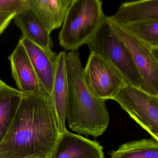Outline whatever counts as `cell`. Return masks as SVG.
Masks as SVG:
<instances>
[{
  "label": "cell",
  "instance_id": "obj_1",
  "mask_svg": "<svg viewBox=\"0 0 158 158\" xmlns=\"http://www.w3.org/2000/svg\"><path fill=\"white\" fill-rule=\"evenodd\" d=\"M60 135L51 96L42 89L23 94L14 119L0 144V158H48Z\"/></svg>",
  "mask_w": 158,
  "mask_h": 158
},
{
  "label": "cell",
  "instance_id": "obj_2",
  "mask_svg": "<svg viewBox=\"0 0 158 158\" xmlns=\"http://www.w3.org/2000/svg\"><path fill=\"white\" fill-rule=\"evenodd\" d=\"M66 67L68 126L78 134L98 137L106 131L110 123L106 100L93 97L86 86L79 52L72 51L66 53Z\"/></svg>",
  "mask_w": 158,
  "mask_h": 158
},
{
  "label": "cell",
  "instance_id": "obj_3",
  "mask_svg": "<svg viewBox=\"0 0 158 158\" xmlns=\"http://www.w3.org/2000/svg\"><path fill=\"white\" fill-rule=\"evenodd\" d=\"M100 0H73L59 33V44L77 51L96 33L106 16Z\"/></svg>",
  "mask_w": 158,
  "mask_h": 158
},
{
  "label": "cell",
  "instance_id": "obj_4",
  "mask_svg": "<svg viewBox=\"0 0 158 158\" xmlns=\"http://www.w3.org/2000/svg\"><path fill=\"white\" fill-rule=\"evenodd\" d=\"M86 45L90 52L98 54L115 67L129 85L142 90L143 80L131 54L112 29L107 17Z\"/></svg>",
  "mask_w": 158,
  "mask_h": 158
},
{
  "label": "cell",
  "instance_id": "obj_5",
  "mask_svg": "<svg viewBox=\"0 0 158 158\" xmlns=\"http://www.w3.org/2000/svg\"><path fill=\"white\" fill-rule=\"evenodd\" d=\"M83 75L89 91L99 99H113L123 87L129 85L115 67L95 52H90Z\"/></svg>",
  "mask_w": 158,
  "mask_h": 158
},
{
  "label": "cell",
  "instance_id": "obj_6",
  "mask_svg": "<svg viewBox=\"0 0 158 158\" xmlns=\"http://www.w3.org/2000/svg\"><path fill=\"white\" fill-rule=\"evenodd\" d=\"M113 100L117 102L152 138L158 140V97L127 85Z\"/></svg>",
  "mask_w": 158,
  "mask_h": 158
},
{
  "label": "cell",
  "instance_id": "obj_7",
  "mask_svg": "<svg viewBox=\"0 0 158 158\" xmlns=\"http://www.w3.org/2000/svg\"><path fill=\"white\" fill-rule=\"evenodd\" d=\"M107 19L129 50L143 80L142 90L158 97V49L152 50L115 23Z\"/></svg>",
  "mask_w": 158,
  "mask_h": 158
},
{
  "label": "cell",
  "instance_id": "obj_8",
  "mask_svg": "<svg viewBox=\"0 0 158 158\" xmlns=\"http://www.w3.org/2000/svg\"><path fill=\"white\" fill-rule=\"evenodd\" d=\"M20 40L31 60L41 89L51 96L56 75L58 54L52 49L39 47L24 37Z\"/></svg>",
  "mask_w": 158,
  "mask_h": 158
},
{
  "label": "cell",
  "instance_id": "obj_9",
  "mask_svg": "<svg viewBox=\"0 0 158 158\" xmlns=\"http://www.w3.org/2000/svg\"><path fill=\"white\" fill-rule=\"evenodd\" d=\"M48 158H104L103 148L91 140L65 130Z\"/></svg>",
  "mask_w": 158,
  "mask_h": 158
},
{
  "label": "cell",
  "instance_id": "obj_10",
  "mask_svg": "<svg viewBox=\"0 0 158 158\" xmlns=\"http://www.w3.org/2000/svg\"><path fill=\"white\" fill-rule=\"evenodd\" d=\"M9 60L13 77L20 92L30 94L41 89L31 60L20 40Z\"/></svg>",
  "mask_w": 158,
  "mask_h": 158
},
{
  "label": "cell",
  "instance_id": "obj_11",
  "mask_svg": "<svg viewBox=\"0 0 158 158\" xmlns=\"http://www.w3.org/2000/svg\"><path fill=\"white\" fill-rule=\"evenodd\" d=\"M73 0H26L27 5L50 33L63 23Z\"/></svg>",
  "mask_w": 158,
  "mask_h": 158
},
{
  "label": "cell",
  "instance_id": "obj_12",
  "mask_svg": "<svg viewBox=\"0 0 158 158\" xmlns=\"http://www.w3.org/2000/svg\"><path fill=\"white\" fill-rule=\"evenodd\" d=\"M108 18L120 26L158 20V0L123 2L116 13Z\"/></svg>",
  "mask_w": 158,
  "mask_h": 158
},
{
  "label": "cell",
  "instance_id": "obj_13",
  "mask_svg": "<svg viewBox=\"0 0 158 158\" xmlns=\"http://www.w3.org/2000/svg\"><path fill=\"white\" fill-rule=\"evenodd\" d=\"M66 52L58 53L57 69L51 97L55 108L60 134L67 130L66 121L68 85L66 67Z\"/></svg>",
  "mask_w": 158,
  "mask_h": 158
},
{
  "label": "cell",
  "instance_id": "obj_14",
  "mask_svg": "<svg viewBox=\"0 0 158 158\" xmlns=\"http://www.w3.org/2000/svg\"><path fill=\"white\" fill-rule=\"evenodd\" d=\"M13 19L22 31L23 37L42 48L52 49L53 43L50 33L28 8L26 2L24 9L16 13Z\"/></svg>",
  "mask_w": 158,
  "mask_h": 158
},
{
  "label": "cell",
  "instance_id": "obj_15",
  "mask_svg": "<svg viewBox=\"0 0 158 158\" xmlns=\"http://www.w3.org/2000/svg\"><path fill=\"white\" fill-rule=\"evenodd\" d=\"M23 94L6 85L0 88V144L14 119Z\"/></svg>",
  "mask_w": 158,
  "mask_h": 158
},
{
  "label": "cell",
  "instance_id": "obj_16",
  "mask_svg": "<svg viewBox=\"0 0 158 158\" xmlns=\"http://www.w3.org/2000/svg\"><path fill=\"white\" fill-rule=\"evenodd\" d=\"M110 155L111 158H158V140L152 137L129 141Z\"/></svg>",
  "mask_w": 158,
  "mask_h": 158
},
{
  "label": "cell",
  "instance_id": "obj_17",
  "mask_svg": "<svg viewBox=\"0 0 158 158\" xmlns=\"http://www.w3.org/2000/svg\"><path fill=\"white\" fill-rule=\"evenodd\" d=\"M119 26L150 48L158 49V20Z\"/></svg>",
  "mask_w": 158,
  "mask_h": 158
},
{
  "label": "cell",
  "instance_id": "obj_18",
  "mask_svg": "<svg viewBox=\"0 0 158 158\" xmlns=\"http://www.w3.org/2000/svg\"><path fill=\"white\" fill-rule=\"evenodd\" d=\"M25 5V0H0V12L17 13Z\"/></svg>",
  "mask_w": 158,
  "mask_h": 158
},
{
  "label": "cell",
  "instance_id": "obj_19",
  "mask_svg": "<svg viewBox=\"0 0 158 158\" xmlns=\"http://www.w3.org/2000/svg\"><path fill=\"white\" fill-rule=\"evenodd\" d=\"M16 13H4L0 12V35L14 19Z\"/></svg>",
  "mask_w": 158,
  "mask_h": 158
},
{
  "label": "cell",
  "instance_id": "obj_20",
  "mask_svg": "<svg viewBox=\"0 0 158 158\" xmlns=\"http://www.w3.org/2000/svg\"><path fill=\"white\" fill-rule=\"evenodd\" d=\"M6 85H7L0 78V88Z\"/></svg>",
  "mask_w": 158,
  "mask_h": 158
},
{
  "label": "cell",
  "instance_id": "obj_21",
  "mask_svg": "<svg viewBox=\"0 0 158 158\" xmlns=\"http://www.w3.org/2000/svg\"><path fill=\"white\" fill-rule=\"evenodd\" d=\"M42 158V157H27V158Z\"/></svg>",
  "mask_w": 158,
  "mask_h": 158
}]
</instances>
